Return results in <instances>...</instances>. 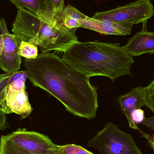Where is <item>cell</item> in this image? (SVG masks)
I'll use <instances>...</instances> for the list:
<instances>
[{"mask_svg":"<svg viewBox=\"0 0 154 154\" xmlns=\"http://www.w3.org/2000/svg\"><path fill=\"white\" fill-rule=\"evenodd\" d=\"M28 79L57 99L69 113L91 119L98 108L97 88L89 80L69 67L55 53L42 52L23 60Z\"/></svg>","mask_w":154,"mask_h":154,"instance_id":"obj_1","label":"cell"},{"mask_svg":"<svg viewBox=\"0 0 154 154\" xmlns=\"http://www.w3.org/2000/svg\"><path fill=\"white\" fill-rule=\"evenodd\" d=\"M62 59L72 69L89 79L103 76L115 82L119 77L132 75L133 57L119 43L98 41L79 42L64 52Z\"/></svg>","mask_w":154,"mask_h":154,"instance_id":"obj_2","label":"cell"},{"mask_svg":"<svg viewBox=\"0 0 154 154\" xmlns=\"http://www.w3.org/2000/svg\"><path fill=\"white\" fill-rule=\"evenodd\" d=\"M76 31L66 28L57 13L50 9L38 15L19 9L12 29L19 45L28 42L39 47L42 52H65L79 42Z\"/></svg>","mask_w":154,"mask_h":154,"instance_id":"obj_3","label":"cell"},{"mask_svg":"<svg viewBox=\"0 0 154 154\" xmlns=\"http://www.w3.org/2000/svg\"><path fill=\"white\" fill-rule=\"evenodd\" d=\"M88 146L103 154H143L131 134L109 122L88 142Z\"/></svg>","mask_w":154,"mask_h":154,"instance_id":"obj_4","label":"cell"},{"mask_svg":"<svg viewBox=\"0 0 154 154\" xmlns=\"http://www.w3.org/2000/svg\"><path fill=\"white\" fill-rule=\"evenodd\" d=\"M154 15L153 5L150 0H137L125 6L96 13L92 18L129 23L134 25L147 21Z\"/></svg>","mask_w":154,"mask_h":154,"instance_id":"obj_5","label":"cell"},{"mask_svg":"<svg viewBox=\"0 0 154 154\" xmlns=\"http://www.w3.org/2000/svg\"><path fill=\"white\" fill-rule=\"evenodd\" d=\"M11 141L21 148L37 154H45L55 152L59 146L47 136L25 128H18L7 135Z\"/></svg>","mask_w":154,"mask_h":154,"instance_id":"obj_6","label":"cell"},{"mask_svg":"<svg viewBox=\"0 0 154 154\" xmlns=\"http://www.w3.org/2000/svg\"><path fill=\"white\" fill-rule=\"evenodd\" d=\"M0 31L4 39L3 51L0 57V68L6 74H11L20 69L22 57L18 53L19 45L15 35L8 31L6 21L0 19Z\"/></svg>","mask_w":154,"mask_h":154,"instance_id":"obj_7","label":"cell"},{"mask_svg":"<svg viewBox=\"0 0 154 154\" xmlns=\"http://www.w3.org/2000/svg\"><path fill=\"white\" fill-rule=\"evenodd\" d=\"M81 28L95 31L104 35L125 36L131 33L134 24L129 23L116 22L106 19L88 17L80 21Z\"/></svg>","mask_w":154,"mask_h":154,"instance_id":"obj_8","label":"cell"},{"mask_svg":"<svg viewBox=\"0 0 154 154\" xmlns=\"http://www.w3.org/2000/svg\"><path fill=\"white\" fill-rule=\"evenodd\" d=\"M144 89V87L141 86L136 87L117 98L121 111L127 119L129 127L138 132L141 130L132 120L131 115L135 109L146 106Z\"/></svg>","mask_w":154,"mask_h":154,"instance_id":"obj_9","label":"cell"},{"mask_svg":"<svg viewBox=\"0 0 154 154\" xmlns=\"http://www.w3.org/2000/svg\"><path fill=\"white\" fill-rule=\"evenodd\" d=\"M147 21L143 23V29L129 39L123 48L131 57H138L146 53L154 54V32L146 29Z\"/></svg>","mask_w":154,"mask_h":154,"instance_id":"obj_10","label":"cell"},{"mask_svg":"<svg viewBox=\"0 0 154 154\" xmlns=\"http://www.w3.org/2000/svg\"><path fill=\"white\" fill-rule=\"evenodd\" d=\"M6 100L12 113L19 115L21 119L28 117L32 112L33 109L29 102L26 88L15 89L9 86Z\"/></svg>","mask_w":154,"mask_h":154,"instance_id":"obj_11","label":"cell"},{"mask_svg":"<svg viewBox=\"0 0 154 154\" xmlns=\"http://www.w3.org/2000/svg\"><path fill=\"white\" fill-rule=\"evenodd\" d=\"M57 13L63 25L69 29L77 30L81 28L80 21L87 17L70 5L65 6L62 11Z\"/></svg>","mask_w":154,"mask_h":154,"instance_id":"obj_12","label":"cell"},{"mask_svg":"<svg viewBox=\"0 0 154 154\" xmlns=\"http://www.w3.org/2000/svg\"><path fill=\"white\" fill-rule=\"evenodd\" d=\"M18 9H25L38 15L49 9L47 0H10Z\"/></svg>","mask_w":154,"mask_h":154,"instance_id":"obj_13","label":"cell"},{"mask_svg":"<svg viewBox=\"0 0 154 154\" xmlns=\"http://www.w3.org/2000/svg\"><path fill=\"white\" fill-rule=\"evenodd\" d=\"M55 152L45 154H56ZM0 154H37L33 153L21 148L11 141L7 135H2L0 138Z\"/></svg>","mask_w":154,"mask_h":154,"instance_id":"obj_14","label":"cell"},{"mask_svg":"<svg viewBox=\"0 0 154 154\" xmlns=\"http://www.w3.org/2000/svg\"><path fill=\"white\" fill-rule=\"evenodd\" d=\"M12 73L0 75V111L6 115L12 113L7 106L6 100L8 87L10 84L9 79Z\"/></svg>","mask_w":154,"mask_h":154,"instance_id":"obj_15","label":"cell"},{"mask_svg":"<svg viewBox=\"0 0 154 154\" xmlns=\"http://www.w3.org/2000/svg\"><path fill=\"white\" fill-rule=\"evenodd\" d=\"M18 53L28 59H35L38 57V47L28 42H22L19 47Z\"/></svg>","mask_w":154,"mask_h":154,"instance_id":"obj_16","label":"cell"},{"mask_svg":"<svg viewBox=\"0 0 154 154\" xmlns=\"http://www.w3.org/2000/svg\"><path fill=\"white\" fill-rule=\"evenodd\" d=\"M56 154H94L82 146L74 144L59 146Z\"/></svg>","mask_w":154,"mask_h":154,"instance_id":"obj_17","label":"cell"},{"mask_svg":"<svg viewBox=\"0 0 154 154\" xmlns=\"http://www.w3.org/2000/svg\"><path fill=\"white\" fill-rule=\"evenodd\" d=\"M146 106L154 113V79L144 89Z\"/></svg>","mask_w":154,"mask_h":154,"instance_id":"obj_18","label":"cell"},{"mask_svg":"<svg viewBox=\"0 0 154 154\" xmlns=\"http://www.w3.org/2000/svg\"><path fill=\"white\" fill-rule=\"evenodd\" d=\"M47 4L49 9L58 13L65 7V0H47Z\"/></svg>","mask_w":154,"mask_h":154,"instance_id":"obj_19","label":"cell"},{"mask_svg":"<svg viewBox=\"0 0 154 154\" xmlns=\"http://www.w3.org/2000/svg\"><path fill=\"white\" fill-rule=\"evenodd\" d=\"M131 116L132 120L136 125L143 123L145 118L144 111L141 109H135L132 112Z\"/></svg>","mask_w":154,"mask_h":154,"instance_id":"obj_20","label":"cell"},{"mask_svg":"<svg viewBox=\"0 0 154 154\" xmlns=\"http://www.w3.org/2000/svg\"><path fill=\"white\" fill-rule=\"evenodd\" d=\"M9 128L10 125L7 121L6 114L0 111V131H5Z\"/></svg>","mask_w":154,"mask_h":154,"instance_id":"obj_21","label":"cell"},{"mask_svg":"<svg viewBox=\"0 0 154 154\" xmlns=\"http://www.w3.org/2000/svg\"><path fill=\"white\" fill-rule=\"evenodd\" d=\"M142 124L154 132V116L145 118Z\"/></svg>","mask_w":154,"mask_h":154,"instance_id":"obj_22","label":"cell"},{"mask_svg":"<svg viewBox=\"0 0 154 154\" xmlns=\"http://www.w3.org/2000/svg\"><path fill=\"white\" fill-rule=\"evenodd\" d=\"M4 46V44L3 38L2 35L1 34L0 35V57L2 56Z\"/></svg>","mask_w":154,"mask_h":154,"instance_id":"obj_23","label":"cell"},{"mask_svg":"<svg viewBox=\"0 0 154 154\" xmlns=\"http://www.w3.org/2000/svg\"><path fill=\"white\" fill-rule=\"evenodd\" d=\"M142 133H143V134H142L143 135V136L144 137H145V138H146V137L149 138V139H151L154 143V139L152 138V136L148 134H146V133H144V132H143Z\"/></svg>","mask_w":154,"mask_h":154,"instance_id":"obj_24","label":"cell"},{"mask_svg":"<svg viewBox=\"0 0 154 154\" xmlns=\"http://www.w3.org/2000/svg\"><path fill=\"white\" fill-rule=\"evenodd\" d=\"M146 138L147 139L148 143H149V144H150V146H151L152 149L154 151V143L152 142V140H151V139H149V138H147V137H146Z\"/></svg>","mask_w":154,"mask_h":154,"instance_id":"obj_25","label":"cell"},{"mask_svg":"<svg viewBox=\"0 0 154 154\" xmlns=\"http://www.w3.org/2000/svg\"><path fill=\"white\" fill-rule=\"evenodd\" d=\"M152 138L154 139V133L152 134Z\"/></svg>","mask_w":154,"mask_h":154,"instance_id":"obj_26","label":"cell"}]
</instances>
